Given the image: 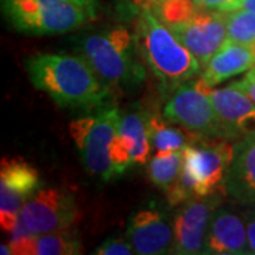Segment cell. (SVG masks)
<instances>
[{"label":"cell","instance_id":"cell-5","mask_svg":"<svg viewBox=\"0 0 255 255\" xmlns=\"http://www.w3.org/2000/svg\"><path fill=\"white\" fill-rule=\"evenodd\" d=\"M121 118L118 108L108 107L98 115L77 118L70 125V133L81 153L85 170L104 182L115 177L110 149L114 137L118 135Z\"/></svg>","mask_w":255,"mask_h":255},{"label":"cell","instance_id":"cell-7","mask_svg":"<svg viewBox=\"0 0 255 255\" xmlns=\"http://www.w3.org/2000/svg\"><path fill=\"white\" fill-rule=\"evenodd\" d=\"M211 87L201 80H190L179 85L163 108L164 118L179 124L193 133L204 136L227 137L219 121L213 101Z\"/></svg>","mask_w":255,"mask_h":255},{"label":"cell","instance_id":"cell-11","mask_svg":"<svg viewBox=\"0 0 255 255\" xmlns=\"http://www.w3.org/2000/svg\"><path fill=\"white\" fill-rule=\"evenodd\" d=\"M125 236L136 254H167L173 248V226L153 207L135 213L128 223Z\"/></svg>","mask_w":255,"mask_h":255},{"label":"cell","instance_id":"cell-8","mask_svg":"<svg viewBox=\"0 0 255 255\" xmlns=\"http://www.w3.org/2000/svg\"><path fill=\"white\" fill-rule=\"evenodd\" d=\"M78 217L74 196L60 189L38 190L24 203L20 213L23 226L34 234L71 228Z\"/></svg>","mask_w":255,"mask_h":255},{"label":"cell","instance_id":"cell-28","mask_svg":"<svg viewBox=\"0 0 255 255\" xmlns=\"http://www.w3.org/2000/svg\"><path fill=\"white\" fill-rule=\"evenodd\" d=\"M139 10H153L162 0H132Z\"/></svg>","mask_w":255,"mask_h":255},{"label":"cell","instance_id":"cell-21","mask_svg":"<svg viewBox=\"0 0 255 255\" xmlns=\"http://www.w3.org/2000/svg\"><path fill=\"white\" fill-rule=\"evenodd\" d=\"M227 20V38L230 41L255 44V13L250 10H231L226 11Z\"/></svg>","mask_w":255,"mask_h":255},{"label":"cell","instance_id":"cell-1","mask_svg":"<svg viewBox=\"0 0 255 255\" xmlns=\"http://www.w3.org/2000/svg\"><path fill=\"white\" fill-rule=\"evenodd\" d=\"M26 71L37 90L46 92L63 108H97L110 95V87L82 57L65 53L31 55L26 60Z\"/></svg>","mask_w":255,"mask_h":255},{"label":"cell","instance_id":"cell-31","mask_svg":"<svg viewBox=\"0 0 255 255\" xmlns=\"http://www.w3.org/2000/svg\"><path fill=\"white\" fill-rule=\"evenodd\" d=\"M0 250H1V251H0V253H1V254L4 255H10V254H13V253H11V248H10V244H4V243H1V246H0Z\"/></svg>","mask_w":255,"mask_h":255},{"label":"cell","instance_id":"cell-6","mask_svg":"<svg viewBox=\"0 0 255 255\" xmlns=\"http://www.w3.org/2000/svg\"><path fill=\"white\" fill-rule=\"evenodd\" d=\"M233 155L234 146L224 140L186 146L177 183L190 199L209 197L226 182Z\"/></svg>","mask_w":255,"mask_h":255},{"label":"cell","instance_id":"cell-24","mask_svg":"<svg viewBox=\"0 0 255 255\" xmlns=\"http://www.w3.org/2000/svg\"><path fill=\"white\" fill-rule=\"evenodd\" d=\"M94 254L98 255H132L136 254L133 246L128 241V240H122V238H111L104 241L101 246L95 248Z\"/></svg>","mask_w":255,"mask_h":255},{"label":"cell","instance_id":"cell-15","mask_svg":"<svg viewBox=\"0 0 255 255\" xmlns=\"http://www.w3.org/2000/svg\"><path fill=\"white\" fill-rule=\"evenodd\" d=\"M224 190L233 200L255 206V135L244 137L234 146Z\"/></svg>","mask_w":255,"mask_h":255},{"label":"cell","instance_id":"cell-10","mask_svg":"<svg viewBox=\"0 0 255 255\" xmlns=\"http://www.w3.org/2000/svg\"><path fill=\"white\" fill-rule=\"evenodd\" d=\"M219 197L191 199L182 204L173 219V248L179 255L203 254L210 220L219 207Z\"/></svg>","mask_w":255,"mask_h":255},{"label":"cell","instance_id":"cell-29","mask_svg":"<svg viewBox=\"0 0 255 255\" xmlns=\"http://www.w3.org/2000/svg\"><path fill=\"white\" fill-rule=\"evenodd\" d=\"M75 3H78L84 9H87L92 14V17L95 18V0H73Z\"/></svg>","mask_w":255,"mask_h":255},{"label":"cell","instance_id":"cell-2","mask_svg":"<svg viewBox=\"0 0 255 255\" xmlns=\"http://www.w3.org/2000/svg\"><path fill=\"white\" fill-rule=\"evenodd\" d=\"M135 38L139 54L166 91H174L200 74V61L152 10H140Z\"/></svg>","mask_w":255,"mask_h":255},{"label":"cell","instance_id":"cell-9","mask_svg":"<svg viewBox=\"0 0 255 255\" xmlns=\"http://www.w3.org/2000/svg\"><path fill=\"white\" fill-rule=\"evenodd\" d=\"M169 28L204 68L227 38L226 11H196L187 21Z\"/></svg>","mask_w":255,"mask_h":255},{"label":"cell","instance_id":"cell-18","mask_svg":"<svg viewBox=\"0 0 255 255\" xmlns=\"http://www.w3.org/2000/svg\"><path fill=\"white\" fill-rule=\"evenodd\" d=\"M118 133L125 137L132 147L133 164H145L150 159V140L147 130V117L140 112H129L121 118Z\"/></svg>","mask_w":255,"mask_h":255},{"label":"cell","instance_id":"cell-32","mask_svg":"<svg viewBox=\"0 0 255 255\" xmlns=\"http://www.w3.org/2000/svg\"><path fill=\"white\" fill-rule=\"evenodd\" d=\"M246 77L247 78H251V80H255V65L246 74Z\"/></svg>","mask_w":255,"mask_h":255},{"label":"cell","instance_id":"cell-20","mask_svg":"<svg viewBox=\"0 0 255 255\" xmlns=\"http://www.w3.org/2000/svg\"><path fill=\"white\" fill-rule=\"evenodd\" d=\"M183 150L155 155L147 164L149 179L157 187L167 190L182 173Z\"/></svg>","mask_w":255,"mask_h":255},{"label":"cell","instance_id":"cell-27","mask_svg":"<svg viewBox=\"0 0 255 255\" xmlns=\"http://www.w3.org/2000/svg\"><path fill=\"white\" fill-rule=\"evenodd\" d=\"M231 85H233V87H236V88H238L240 91L244 92L247 97H250L251 101L255 104V80H251V78H247V77H244V78H243V80H240V81L231 82Z\"/></svg>","mask_w":255,"mask_h":255},{"label":"cell","instance_id":"cell-23","mask_svg":"<svg viewBox=\"0 0 255 255\" xmlns=\"http://www.w3.org/2000/svg\"><path fill=\"white\" fill-rule=\"evenodd\" d=\"M110 156L115 176L122 174L130 164H133V160H132V147L128 143L127 139L121 136L119 133L114 137V140L111 143Z\"/></svg>","mask_w":255,"mask_h":255},{"label":"cell","instance_id":"cell-19","mask_svg":"<svg viewBox=\"0 0 255 255\" xmlns=\"http://www.w3.org/2000/svg\"><path fill=\"white\" fill-rule=\"evenodd\" d=\"M147 130L150 146L155 155L183 150L186 146H189V137L186 136V133H183L180 129L166 124L164 115H150L147 118Z\"/></svg>","mask_w":255,"mask_h":255},{"label":"cell","instance_id":"cell-25","mask_svg":"<svg viewBox=\"0 0 255 255\" xmlns=\"http://www.w3.org/2000/svg\"><path fill=\"white\" fill-rule=\"evenodd\" d=\"M199 10L231 11L237 9L240 0H193Z\"/></svg>","mask_w":255,"mask_h":255},{"label":"cell","instance_id":"cell-13","mask_svg":"<svg viewBox=\"0 0 255 255\" xmlns=\"http://www.w3.org/2000/svg\"><path fill=\"white\" fill-rule=\"evenodd\" d=\"M203 254H250L246 221L228 209H216L210 220Z\"/></svg>","mask_w":255,"mask_h":255},{"label":"cell","instance_id":"cell-4","mask_svg":"<svg viewBox=\"0 0 255 255\" xmlns=\"http://www.w3.org/2000/svg\"><path fill=\"white\" fill-rule=\"evenodd\" d=\"M6 23L28 36H57L84 26L92 14L73 0H1Z\"/></svg>","mask_w":255,"mask_h":255},{"label":"cell","instance_id":"cell-16","mask_svg":"<svg viewBox=\"0 0 255 255\" xmlns=\"http://www.w3.org/2000/svg\"><path fill=\"white\" fill-rule=\"evenodd\" d=\"M254 65L255 44H243L226 40L204 67L200 77L213 88L231 77L250 71Z\"/></svg>","mask_w":255,"mask_h":255},{"label":"cell","instance_id":"cell-30","mask_svg":"<svg viewBox=\"0 0 255 255\" xmlns=\"http://www.w3.org/2000/svg\"><path fill=\"white\" fill-rule=\"evenodd\" d=\"M243 9V10H250V11H254L255 13V0H240L238 3L237 9Z\"/></svg>","mask_w":255,"mask_h":255},{"label":"cell","instance_id":"cell-17","mask_svg":"<svg viewBox=\"0 0 255 255\" xmlns=\"http://www.w3.org/2000/svg\"><path fill=\"white\" fill-rule=\"evenodd\" d=\"M40 174L36 167L20 159L4 157L0 164V189H6L28 200L40 190Z\"/></svg>","mask_w":255,"mask_h":255},{"label":"cell","instance_id":"cell-12","mask_svg":"<svg viewBox=\"0 0 255 255\" xmlns=\"http://www.w3.org/2000/svg\"><path fill=\"white\" fill-rule=\"evenodd\" d=\"M211 101L227 137L254 136L255 104L231 84L211 90Z\"/></svg>","mask_w":255,"mask_h":255},{"label":"cell","instance_id":"cell-26","mask_svg":"<svg viewBox=\"0 0 255 255\" xmlns=\"http://www.w3.org/2000/svg\"><path fill=\"white\" fill-rule=\"evenodd\" d=\"M246 226L248 250H250V254H255V206L247 213Z\"/></svg>","mask_w":255,"mask_h":255},{"label":"cell","instance_id":"cell-14","mask_svg":"<svg viewBox=\"0 0 255 255\" xmlns=\"http://www.w3.org/2000/svg\"><path fill=\"white\" fill-rule=\"evenodd\" d=\"M9 244L11 253L17 255H77L82 250L80 238L71 228L34 234L20 220Z\"/></svg>","mask_w":255,"mask_h":255},{"label":"cell","instance_id":"cell-22","mask_svg":"<svg viewBox=\"0 0 255 255\" xmlns=\"http://www.w3.org/2000/svg\"><path fill=\"white\" fill-rule=\"evenodd\" d=\"M196 9L193 0H162L152 11L164 26L172 27L193 17Z\"/></svg>","mask_w":255,"mask_h":255},{"label":"cell","instance_id":"cell-3","mask_svg":"<svg viewBox=\"0 0 255 255\" xmlns=\"http://www.w3.org/2000/svg\"><path fill=\"white\" fill-rule=\"evenodd\" d=\"M78 47L82 58L108 87H135L145 80L136 38L128 28L94 33L84 37Z\"/></svg>","mask_w":255,"mask_h":255}]
</instances>
